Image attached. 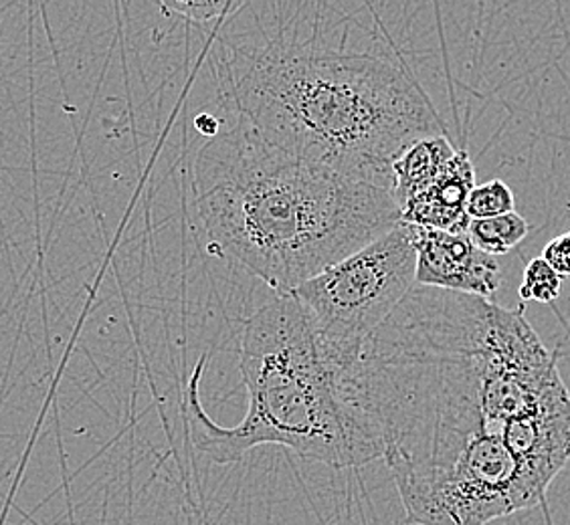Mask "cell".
Masks as SVG:
<instances>
[{"label": "cell", "instance_id": "2", "mask_svg": "<svg viewBox=\"0 0 570 525\" xmlns=\"http://www.w3.org/2000/svg\"><path fill=\"white\" fill-rule=\"evenodd\" d=\"M195 210L215 251L292 294L401 222L393 190L312 165L242 123L200 148Z\"/></svg>", "mask_w": 570, "mask_h": 525}, {"label": "cell", "instance_id": "10", "mask_svg": "<svg viewBox=\"0 0 570 525\" xmlns=\"http://www.w3.org/2000/svg\"><path fill=\"white\" fill-rule=\"evenodd\" d=\"M560 287L562 277L542 257H537L524 269V279L518 289V296L522 301L550 304L560 296Z\"/></svg>", "mask_w": 570, "mask_h": 525}, {"label": "cell", "instance_id": "4", "mask_svg": "<svg viewBox=\"0 0 570 525\" xmlns=\"http://www.w3.org/2000/svg\"><path fill=\"white\" fill-rule=\"evenodd\" d=\"M417 284L413 227L399 222L348 259L292 291L304 307L320 348L342 378L362 348Z\"/></svg>", "mask_w": 570, "mask_h": 525}, {"label": "cell", "instance_id": "12", "mask_svg": "<svg viewBox=\"0 0 570 525\" xmlns=\"http://www.w3.org/2000/svg\"><path fill=\"white\" fill-rule=\"evenodd\" d=\"M544 261L549 262L550 267L560 275L567 277L570 275V230L560 235L557 239L544 247V251L540 255Z\"/></svg>", "mask_w": 570, "mask_h": 525}, {"label": "cell", "instance_id": "8", "mask_svg": "<svg viewBox=\"0 0 570 525\" xmlns=\"http://www.w3.org/2000/svg\"><path fill=\"white\" fill-rule=\"evenodd\" d=\"M530 225L518 212H510L494 219L470 220L468 237L480 251L490 257H502L524 241Z\"/></svg>", "mask_w": 570, "mask_h": 525}, {"label": "cell", "instance_id": "6", "mask_svg": "<svg viewBox=\"0 0 570 525\" xmlns=\"http://www.w3.org/2000/svg\"><path fill=\"white\" fill-rule=\"evenodd\" d=\"M475 188V170L468 150H458L445 170L423 192L401 207V222L419 229L468 232V198Z\"/></svg>", "mask_w": 570, "mask_h": 525}, {"label": "cell", "instance_id": "13", "mask_svg": "<svg viewBox=\"0 0 570 525\" xmlns=\"http://www.w3.org/2000/svg\"><path fill=\"white\" fill-rule=\"evenodd\" d=\"M197 128L200 133H205V136H209V138H215L220 131V123L219 120L213 118L210 113H205V116L197 118Z\"/></svg>", "mask_w": 570, "mask_h": 525}, {"label": "cell", "instance_id": "3", "mask_svg": "<svg viewBox=\"0 0 570 525\" xmlns=\"http://www.w3.org/2000/svg\"><path fill=\"white\" fill-rule=\"evenodd\" d=\"M205 364L207 356L198 358L183 406L190 440L207 459L227 465L259 445H282L334 469L383 459V440L352 403L292 294L272 297L243 326L239 370L247 413L235 427H220L203 408Z\"/></svg>", "mask_w": 570, "mask_h": 525}, {"label": "cell", "instance_id": "1", "mask_svg": "<svg viewBox=\"0 0 570 525\" xmlns=\"http://www.w3.org/2000/svg\"><path fill=\"white\" fill-rule=\"evenodd\" d=\"M225 103L259 140L393 190L409 146L445 123L401 57L267 39L225 59Z\"/></svg>", "mask_w": 570, "mask_h": 525}, {"label": "cell", "instance_id": "11", "mask_svg": "<svg viewBox=\"0 0 570 525\" xmlns=\"http://www.w3.org/2000/svg\"><path fill=\"white\" fill-rule=\"evenodd\" d=\"M160 9L166 14H176L187 21L209 22L217 21L220 17H227L233 12L245 9V2H225V0H205V2H160Z\"/></svg>", "mask_w": 570, "mask_h": 525}, {"label": "cell", "instance_id": "5", "mask_svg": "<svg viewBox=\"0 0 570 525\" xmlns=\"http://www.w3.org/2000/svg\"><path fill=\"white\" fill-rule=\"evenodd\" d=\"M417 251V285L451 294L492 299L502 285L495 257L480 251L468 232L413 227Z\"/></svg>", "mask_w": 570, "mask_h": 525}, {"label": "cell", "instance_id": "9", "mask_svg": "<svg viewBox=\"0 0 570 525\" xmlns=\"http://www.w3.org/2000/svg\"><path fill=\"white\" fill-rule=\"evenodd\" d=\"M515 197L512 188L494 178L490 182L475 185L468 198V217L470 220L494 219L514 212Z\"/></svg>", "mask_w": 570, "mask_h": 525}, {"label": "cell", "instance_id": "7", "mask_svg": "<svg viewBox=\"0 0 570 525\" xmlns=\"http://www.w3.org/2000/svg\"><path fill=\"white\" fill-rule=\"evenodd\" d=\"M455 152L448 136H429L409 146L393 165V197L399 208L423 192L445 170Z\"/></svg>", "mask_w": 570, "mask_h": 525}]
</instances>
